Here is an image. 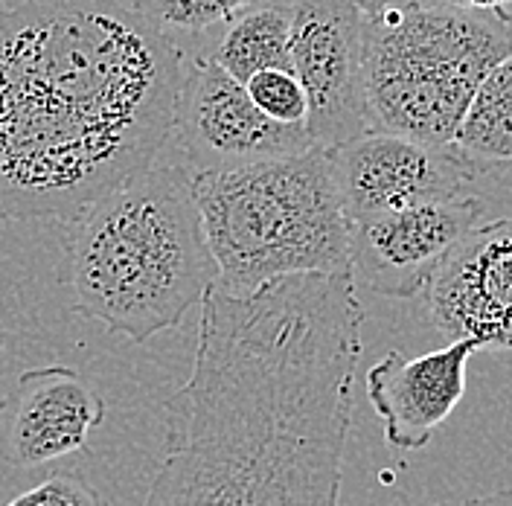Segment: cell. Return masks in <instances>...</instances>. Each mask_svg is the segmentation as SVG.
<instances>
[{
	"mask_svg": "<svg viewBox=\"0 0 512 506\" xmlns=\"http://www.w3.org/2000/svg\"><path fill=\"white\" fill-rule=\"evenodd\" d=\"M169 140L178 143L190 175L239 169L315 149L306 128L271 123L251 102L245 85L207 56H198L190 70H184Z\"/></svg>",
	"mask_w": 512,
	"mask_h": 506,
	"instance_id": "cell-7",
	"label": "cell"
},
{
	"mask_svg": "<svg viewBox=\"0 0 512 506\" xmlns=\"http://www.w3.org/2000/svg\"><path fill=\"white\" fill-rule=\"evenodd\" d=\"M454 146L486 169L512 163V53L483 79Z\"/></svg>",
	"mask_w": 512,
	"mask_h": 506,
	"instance_id": "cell-14",
	"label": "cell"
},
{
	"mask_svg": "<svg viewBox=\"0 0 512 506\" xmlns=\"http://www.w3.org/2000/svg\"><path fill=\"white\" fill-rule=\"evenodd\" d=\"M480 352L472 341L408 358L390 349L367 376V402L384 422V440L396 451H422L466 396V367Z\"/></svg>",
	"mask_w": 512,
	"mask_h": 506,
	"instance_id": "cell-12",
	"label": "cell"
},
{
	"mask_svg": "<svg viewBox=\"0 0 512 506\" xmlns=\"http://www.w3.org/2000/svg\"><path fill=\"white\" fill-rule=\"evenodd\" d=\"M512 53V27L399 0L364 18L370 131L454 146L483 79Z\"/></svg>",
	"mask_w": 512,
	"mask_h": 506,
	"instance_id": "cell-5",
	"label": "cell"
},
{
	"mask_svg": "<svg viewBox=\"0 0 512 506\" xmlns=\"http://www.w3.org/2000/svg\"><path fill=\"white\" fill-rule=\"evenodd\" d=\"M59 283L73 312L134 344L175 329L219 283L190 172L155 163L70 219Z\"/></svg>",
	"mask_w": 512,
	"mask_h": 506,
	"instance_id": "cell-3",
	"label": "cell"
},
{
	"mask_svg": "<svg viewBox=\"0 0 512 506\" xmlns=\"http://www.w3.org/2000/svg\"><path fill=\"white\" fill-rule=\"evenodd\" d=\"M297 0H254L219 32L207 59L248 82L262 70H291V24Z\"/></svg>",
	"mask_w": 512,
	"mask_h": 506,
	"instance_id": "cell-13",
	"label": "cell"
},
{
	"mask_svg": "<svg viewBox=\"0 0 512 506\" xmlns=\"http://www.w3.org/2000/svg\"><path fill=\"white\" fill-rule=\"evenodd\" d=\"M245 91L256 108L277 126L306 128L309 99L294 70H262L245 82Z\"/></svg>",
	"mask_w": 512,
	"mask_h": 506,
	"instance_id": "cell-16",
	"label": "cell"
},
{
	"mask_svg": "<svg viewBox=\"0 0 512 506\" xmlns=\"http://www.w3.org/2000/svg\"><path fill=\"white\" fill-rule=\"evenodd\" d=\"M0 6H3V0H0Z\"/></svg>",
	"mask_w": 512,
	"mask_h": 506,
	"instance_id": "cell-22",
	"label": "cell"
},
{
	"mask_svg": "<svg viewBox=\"0 0 512 506\" xmlns=\"http://www.w3.org/2000/svg\"><path fill=\"white\" fill-rule=\"evenodd\" d=\"M460 506H512V489H498V492H489L480 498H469Z\"/></svg>",
	"mask_w": 512,
	"mask_h": 506,
	"instance_id": "cell-20",
	"label": "cell"
},
{
	"mask_svg": "<svg viewBox=\"0 0 512 506\" xmlns=\"http://www.w3.org/2000/svg\"><path fill=\"white\" fill-rule=\"evenodd\" d=\"M254 0H131V12L158 32H207L224 27Z\"/></svg>",
	"mask_w": 512,
	"mask_h": 506,
	"instance_id": "cell-15",
	"label": "cell"
},
{
	"mask_svg": "<svg viewBox=\"0 0 512 506\" xmlns=\"http://www.w3.org/2000/svg\"><path fill=\"white\" fill-rule=\"evenodd\" d=\"M350 3L361 18H376V15L387 12L390 6H396L399 0H350Z\"/></svg>",
	"mask_w": 512,
	"mask_h": 506,
	"instance_id": "cell-19",
	"label": "cell"
},
{
	"mask_svg": "<svg viewBox=\"0 0 512 506\" xmlns=\"http://www.w3.org/2000/svg\"><path fill=\"white\" fill-rule=\"evenodd\" d=\"M425 291L448 344L512 352V213L469 230Z\"/></svg>",
	"mask_w": 512,
	"mask_h": 506,
	"instance_id": "cell-10",
	"label": "cell"
},
{
	"mask_svg": "<svg viewBox=\"0 0 512 506\" xmlns=\"http://www.w3.org/2000/svg\"><path fill=\"white\" fill-rule=\"evenodd\" d=\"M181 50L117 0L0 6V219L70 222L158 163Z\"/></svg>",
	"mask_w": 512,
	"mask_h": 506,
	"instance_id": "cell-2",
	"label": "cell"
},
{
	"mask_svg": "<svg viewBox=\"0 0 512 506\" xmlns=\"http://www.w3.org/2000/svg\"><path fill=\"white\" fill-rule=\"evenodd\" d=\"M329 158L350 224L463 198L489 172L457 146H428L382 131L329 149Z\"/></svg>",
	"mask_w": 512,
	"mask_h": 506,
	"instance_id": "cell-6",
	"label": "cell"
},
{
	"mask_svg": "<svg viewBox=\"0 0 512 506\" xmlns=\"http://www.w3.org/2000/svg\"><path fill=\"white\" fill-rule=\"evenodd\" d=\"M224 297H254L288 277H350V222L329 149L192 175Z\"/></svg>",
	"mask_w": 512,
	"mask_h": 506,
	"instance_id": "cell-4",
	"label": "cell"
},
{
	"mask_svg": "<svg viewBox=\"0 0 512 506\" xmlns=\"http://www.w3.org/2000/svg\"><path fill=\"white\" fill-rule=\"evenodd\" d=\"M6 506H111L108 498L79 472H56L21 492Z\"/></svg>",
	"mask_w": 512,
	"mask_h": 506,
	"instance_id": "cell-17",
	"label": "cell"
},
{
	"mask_svg": "<svg viewBox=\"0 0 512 506\" xmlns=\"http://www.w3.org/2000/svg\"><path fill=\"white\" fill-rule=\"evenodd\" d=\"M416 3L463 12V15H478V18H492V21L512 27V0H416Z\"/></svg>",
	"mask_w": 512,
	"mask_h": 506,
	"instance_id": "cell-18",
	"label": "cell"
},
{
	"mask_svg": "<svg viewBox=\"0 0 512 506\" xmlns=\"http://www.w3.org/2000/svg\"><path fill=\"white\" fill-rule=\"evenodd\" d=\"M291 70L309 99L306 131L315 149H338L367 134L364 18L350 0H297Z\"/></svg>",
	"mask_w": 512,
	"mask_h": 506,
	"instance_id": "cell-8",
	"label": "cell"
},
{
	"mask_svg": "<svg viewBox=\"0 0 512 506\" xmlns=\"http://www.w3.org/2000/svg\"><path fill=\"white\" fill-rule=\"evenodd\" d=\"M483 216L478 195L434 201L350 224V280L387 300L425 291Z\"/></svg>",
	"mask_w": 512,
	"mask_h": 506,
	"instance_id": "cell-9",
	"label": "cell"
},
{
	"mask_svg": "<svg viewBox=\"0 0 512 506\" xmlns=\"http://www.w3.org/2000/svg\"><path fill=\"white\" fill-rule=\"evenodd\" d=\"M361 329L350 277L213 288L143 506H341Z\"/></svg>",
	"mask_w": 512,
	"mask_h": 506,
	"instance_id": "cell-1",
	"label": "cell"
},
{
	"mask_svg": "<svg viewBox=\"0 0 512 506\" xmlns=\"http://www.w3.org/2000/svg\"><path fill=\"white\" fill-rule=\"evenodd\" d=\"M105 422V399L73 367L47 364L18 376L0 399V463L41 469L88 448Z\"/></svg>",
	"mask_w": 512,
	"mask_h": 506,
	"instance_id": "cell-11",
	"label": "cell"
},
{
	"mask_svg": "<svg viewBox=\"0 0 512 506\" xmlns=\"http://www.w3.org/2000/svg\"><path fill=\"white\" fill-rule=\"evenodd\" d=\"M3 341H6V332H3V326H0V352H3Z\"/></svg>",
	"mask_w": 512,
	"mask_h": 506,
	"instance_id": "cell-21",
	"label": "cell"
}]
</instances>
